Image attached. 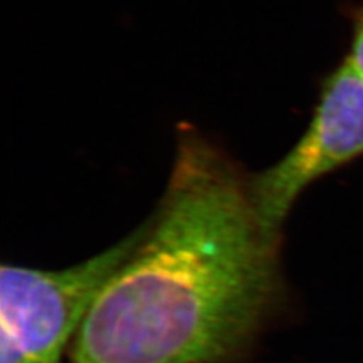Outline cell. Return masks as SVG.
Returning a JSON list of instances; mask_svg holds the SVG:
<instances>
[{
	"mask_svg": "<svg viewBox=\"0 0 363 363\" xmlns=\"http://www.w3.org/2000/svg\"><path fill=\"white\" fill-rule=\"evenodd\" d=\"M250 174L191 124L128 259L73 342V363H245L277 292L280 237Z\"/></svg>",
	"mask_w": 363,
	"mask_h": 363,
	"instance_id": "6da1fadb",
	"label": "cell"
},
{
	"mask_svg": "<svg viewBox=\"0 0 363 363\" xmlns=\"http://www.w3.org/2000/svg\"><path fill=\"white\" fill-rule=\"evenodd\" d=\"M363 155V76L349 58L325 79L311 123L286 155L250 174L261 220L280 237L301 193L328 172Z\"/></svg>",
	"mask_w": 363,
	"mask_h": 363,
	"instance_id": "3957f363",
	"label": "cell"
},
{
	"mask_svg": "<svg viewBox=\"0 0 363 363\" xmlns=\"http://www.w3.org/2000/svg\"><path fill=\"white\" fill-rule=\"evenodd\" d=\"M363 76V10L358 15L351 54L347 57Z\"/></svg>",
	"mask_w": 363,
	"mask_h": 363,
	"instance_id": "277c9868",
	"label": "cell"
},
{
	"mask_svg": "<svg viewBox=\"0 0 363 363\" xmlns=\"http://www.w3.org/2000/svg\"><path fill=\"white\" fill-rule=\"evenodd\" d=\"M139 229L61 271L0 269V363H60L105 284L128 259Z\"/></svg>",
	"mask_w": 363,
	"mask_h": 363,
	"instance_id": "7a4b0ae2",
	"label": "cell"
}]
</instances>
